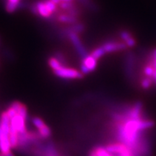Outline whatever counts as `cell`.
Masks as SVG:
<instances>
[{"instance_id": "44dd1931", "label": "cell", "mask_w": 156, "mask_h": 156, "mask_svg": "<svg viewBox=\"0 0 156 156\" xmlns=\"http://www.w3.org/2000/svg\"><path fill=\"white\" fill-rule=\"evenodd\" d=\"M58 6L61 9H63L64 11L68 10V9H70L73 7H75V4L74 2H61L58 4Z\"/></svg>"}, {"instance_id": "5bb4252c", "label": "cell", "mask_w": 156, "mask_h": 156, "mask_svg": "<svg viewBox=\"0 0 156 156\" xmlns=\"http://www.w3.org/2000/svg\"><path fill=\"white\" fill-rule=\"evenodd\" d=\"M153 80L152 79V77H144L141 80L140 82V85H141L142 88L144 90H148L151 88V87L153 85Z\"/></svg>"}, {"instance_id": "277c9868", "label": "cell", "mask_w": 156, "mask_h": 156, "mask_svg": "<svg viewBox=\"0 0 156 156\" xmlns=\"http://www.w3.org/2000/svg\"><path fill=\"white\" fill-rule=\"evenodd\" d=\"M98 62V61L97 59L89 54L81 60L80 72L85 75L95 71L97 68Z\"/></svg>"}, {"instance_id": "7a4b0ae2", "label": "cell", "mask_w": 156, "mask_h": 156, "mask_svg": "<svg viewBox=\"0 0 156 156\" xmlns=\"http://www.w3.org/2000/svg\"><path fill=\"white\" fill-rule=\"evenodd\" d=\"M67 39H69L70 42L72 43V44L73 45V46L75 47V49L76 50V52H77L78 56L80 57L81 60L86 57L87 55H89L87 50L84 46V45L83 44V43H82L80 40V38L79 35L77 34H75V33H69L67 35Z\"/></svg>"}, {"instance_id": "ac0fdd59", "label": "cell", "mask_w": 156, "mask_h": 156, "mask_svg": "<svg viewBox=\"0 0 156 156\" xmlns=\"http://www.w3.org/2000/svg\"><path fill=\"white\" fill-rule=\"evenodd\" d=\"M154 72H155V69H154L153 65L147 64V65L145 66L143 69L144 76H145V77H152L153 75Z\"/></svg>"}, {"instance_id": "ffe728a7", "label": "cell", "mask_w": 156, "mask_h": 156, "mask_svg": "<svg viewBox=\"0 0 156 156\" xmlns=\"http://www.w3.org/2000/svg\"><path fill=\"white\" fill-rule=\"evenodd\" d=\"M119 36L121 39L123 41V42H125L126 41H127L129 38H130L131 37H132V35L129 30H122L119 32Z\"/></svg>"}, {"instance_id": "8fae6325", "label": "cell", "mask_w": 156, "mask_h": 156, "mask_svg": "<svg viewBox=\"0 0 156 156\" xmlns=\"http://www.w3.org/2000/svg\"><path fill=\"white\" fill-rule=\"evenodd\" d=\"M76 1L88 9L89 10L92 12L98 11V7L93 0H76Z\"/></svg>"}, {"instance_id": "4316f807", "label": "cell", "mask_w": 156, "mask_h": 156, "mask_svg": "<svg viewBox=\"0 0 156 156\" xmlns=\"http://www.w3.org/2000/svg\"><path fill=\"white\" fill-rule=\"evenodd\" d=\"M8 2H10L15 3V4H19L20 2V0H7Z\"/></svg>"}, {"instance_id": "52a82bcc", "label": "cell", "mask_w": 156, "mask_h": 156, "mask_svg": "<svg viewBox=\"0 0 156 156\" xmlns=\"http://www.w3.org/2000/svg\"><path fill=\"white\" fill-rule=\"evenodd\" d=\"M142 109H143V104L140 101H137L130 106L129 110V119H145L142 116Z\"/></svg>"}, {"instance_id": "9a60e30c", "label": "cell", "mask_w": 156, "mask_h": 156, "mask_svg": "<svg viewBox=\"0 0 156 156\" xmlns=\"http://www.w3.org/2000/svg\"><path fill=\"white\" fill-rule=\"evenodd\" d=\"M31 122H32V124H34V126H35L37 129V130L39 129H41L42 127V126H44L45 124H46V123L44 120L42 119L41 117L39 116H33L32 118H31Z\"/></svg>"}, {"instance_id": "4fadbf2b", "label": "cell", "mask_w": 156, "mask_h": 156, "mask_svg": "<svg viewBox=\"0 0 156 156\" xmlns=\"http://www.w3.org/2000/svg\"><path fill=\"white\" fill-rule=\"evenodd\" d=\"M90 54L92 56H93L95 59H97L98 61L103 56H104L105 54H106V52H105V51L103 48L102 46H99V47H97L95 48V49H93L92 51V52Z\"/></svg>"}, {"instance_id": "ba28073f", "label": "cell", "mask_w": 156, "mask_h": 156, "mask_svg": "<svg viewBox=\"0 0 156 156\" xmlns=\"http://www.w3.org/2000/svg\"><path fill=\"white\" fill-rule=\"evenodd\" d=\"M34 4L36 7L39 16L46 19H50L52 17L53 13L48 9L46 3H45L44 0V1H38Z\"/></svg>"}, {"instance_id": "5b68a950", "label": "cell", "mask_w": 156, "mask_h": 156, "mask_svg": "<svg viewBox=\"0 0 156 156\" xmlns=\"http://www.w3.org/2000/svg\"><path fill=\"white\" fill-rule=\"evenodd\" d=\"M106 54L114 53V52L125 51L127 48V46L124 42H118L114 41H108L101 45Z\"/></svg>"}, {"instance_id": "83f0119b", "label": "cell", "mask_w": 156, "mask_h": 156, "mask_svg": "<svg viewBox=\"0 0 156 156\" xmlns=\"http://www.w3.org/2000/svg\"><path fill=\"white\" fill-rule=\"evenodd\" d=\"M5 155H6V156H15V154L13 153L12 152V151H9V153H6V154H5Z\"/></svg>"}, {"instance_id": "30bf717a", "label": "cell", "mask_w": 156, "mask_h": 156, "mask_svg": "<svg viewBox=\"0 0 156 156\" xmlns=\"http://www.w3.org/2000/svg\"><path fill=\"white\" fill-rule=\"evenodd\" d=\"M37 132H38V134L43 140L50 139L51 137L52 131L51 128L46 124L44 126H42L41 128L37 130Z\"/></svg>"}, {"instance_id": "8992f818", "label": "cell", "mask_w": 156, "mask_h": 156, "mask_svg": "<svg viewBox=\"0 0 156 156\" xmlns=\"http://www.w3.org/2000/svg\"><path fill=\"white\" fill-rule=\"evenodd\" d=\"M27 121L20 115L17 114L10 120V126L14 128L18 134H24L28 131L26 126Z\"/></svg>"}, {"instance_id": "9c48e42d", "label": "cell", "mask_w": 156, "mask_h": 156, "mask_svg": "<svg viewBox=\"0 0 156 156\" xmlns=\"http://www.w3.org/2000/svg\"><path fill=\"white\" fill-rule=\"evenodd\" d=\"M56 20L59 23H67V24L73 25L78 22V17L72 16V15L66 14V13L64 12L63 14L56 16Z\"/></svg>"}, {"instance_id": "3957f363", "label": "cell", "mask_w": 156, "mask_h": 156, "mask_svg": "<svg viewBox=\"0 0 156 156\" xmlns=\"http://www.w3.org/2000/svg\"><path fill=\"white\" fill-rule=\"evenodd\" d=\"M136 56L132 51H128L124 58V73L128 80H132L134 77Z\"/></svg>"}, {"instance_id": "484cf974", "label": "cell", "mask_w": 156, "mask_h": 156, "mask_svg": "<svg viewBox=\"0 0 156 156\" xmlns=\"http://www.w3.org/2000/svg\"><path fill=\"white\" fill-rule=\"evenodd\" d=\"M87 156H98L96 152H95L94 147L93 148L92 150H90L87 153Z\"/></svg>"}, {"instance_id": "7c38bea8", "label": "cell", "mask_w": 156, "mask_h": 156, "mask_svg": "<svg viewBox=\"0 0 156 156\" xmlns=\"http://www.w3.org/2000/svg\"><path fill=\"white\" fill-rule=\"evenodd\" d=\"M48 64L49 66L51 69L54 71H56L58 69H60L62 67H63V64H62L61 62H60L57 58L54 57V56H51L48 59Z\"/></svg>"}, {"instance_id": "2e32d148", "label": "cell", "mask_w": 156, "mask_h": 156, "mask_svg": "<svg viewBox=\"0 0 156 156\" xmlns=\"http://www.w3.org/2000/svg\"><path fill=\"white\" fill-rule=\"evenodd\" d=\"M98 156H115L107 151L103 146H96L94 147Z\"/></svg>"}, {"instance_id": "cb8c5ba5", "label": "cell", "mask_w": 156, "mask_h": 156, "mask_svg": "<svg viewBox=\"0 0 156 156\" xmlns=\"http://www.w3.org/2000/svg\"><path fill=\"white\" fill-rule=\"evenodd\" d=\"M124 43H125V44L126 45V46H127L128 48H132V47H134V46H135V45L136 44V39L134 38L133 36H132Z\"/></svg>"}, {"instance_id": "e0dca14e", "label": "cell", "mask_w": 156, "mask_h": 156, "mask_svg": "<svg viewBox=\"0 0 156 156\" xmlns=\"http://www.w3.org/2000/svg\"><path fill=\"white\" fill-rule=\"evenodd\" d=\"M20 3L15 4L10 2L7 1L5 4V9L8 13H13L14 12L17 10V9L20 8Z\"/></svg>"}, {"instance_id": "603a6c76", "label": "cell", "mask_w": 156, "mask_h": 156, "mask_svg": "<svg viewBox=\"0 0 156 156\" xmlns=\"http://www.w3.org/2000/svg\"><path fill=\"white\" fill-rule=\"evenodd\" d=\"M149 64L153 65L154 69L156 70V48L152 51L151 52V59L148 62Z\"/></svg>"}, {"instance_id": "f1b7e54d", "label": "cell", "mask_w": 156, "mask_h": 156, "mask_svg": "<svg viewBox=\"0 0 156 156\" xmlns=\"http://www.w3.org/2000/svg\"><path fill=\"white\" fill-rule=\"evenodd\" d=\"M0 156H6V155H5V153H2V152L0 151Z\"/></svg>"}, {"instance_id": "7402d4cb", "label": "cell", "mask_w": 156, "mask_h": 156, "mask_svg": "<svg viewBox=\"0 0 156 156\" xmlns=\"http://www.w3.org/2000/svg\"><path fill=\"white\" fill-rule=\"evenodd\" d=\"M45 3H46V6H47V7L48 8V9L52 13L55 12H56V9H57V6L55 3H54L53 2H51V0H44Z\"/></svg>"}, {"instance_id": "d4e9b609", "label": "cell", "mask_w": 156, "mask_h": 156, "mask_svg": "<svg viewBox=\"0 0 156 156\" xmlns=\"http://www.w3.org/2000/svg\"><path fill=\"white\" fill-rule=\"evenodd\" d=\"M51 1L53 2L56 5H58L61 2H73L75 0H51Z\"/></svg>"}, {"instance_id": "6da1fadb", "label": "cell", "mask_w": 156, "mask_h": 156, "mask_svg": "<svg viewBox=\"0 0 156 156\" xmlns=\"http://www.w3.org/2000/svg\"><path fill=\"white\" fill-rule=\"evenodd\" d=\"M53 73L56 77L64 80H80L84 77V75L80 71L67 66H63L60 69L54 71Z\"/></svg>"}, {"instance_id": "d6986e66", "label": "cell", "mask_w": 156, "mask_h": 156, "mask_svg": "<svg viewBox=\"0 0 156 156\" xmlns=\"http://www.w3.org/2000/svg\"><path fill=\"white\" fill-rule=\"evenodd\" d=\"M54 56L55 58H57L58 61L61 62L63 65H64V66L67 65V59H66L65 56H64L63 53H62V52H60V51H56L54 53Z\"/></svg>"}]
</instances>
